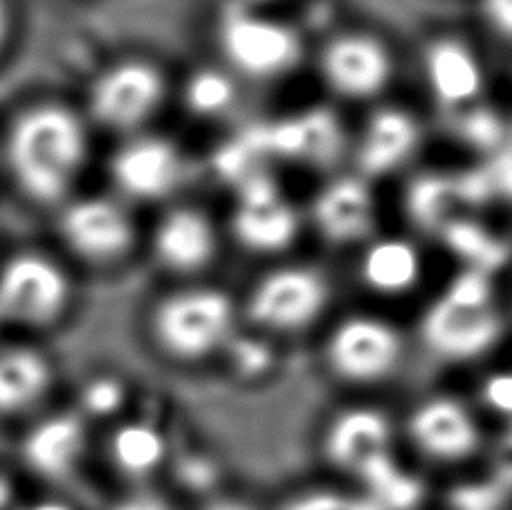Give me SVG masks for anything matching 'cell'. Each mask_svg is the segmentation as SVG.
Wrapping results in <instances>:
<instances>
[{"mask_svg": "<svg viewBox=\"0 0 512 510\" xmlns=\"http://www.w3.org/2000/svg\"><path fill=\"white\" fill-rule=\"evenodd\" d=\"M115 510H169V506L155 497H135L131 502L120 504Z\"/></svg>", "mask_w": 512, "mask_h": 510, "instance_id": "obj_37", "label": "cell"}, {"mask_svg": "<svg viewBox=\"0 0 512 510\" xmlns=\"http://www.w3.org/2000/svg\"><path fill=\"white\" fill-rule=\"evenodd\" d=\"M155 254L164 266L178 272L205 268L216 254L214 223L200 209H176L155 232Z\"/></svg>", "mask_w": 512, "mask_h": 510, "instance_id": "obj_15", "label": "cell"}, {"mask_svg": "<svg viewBox=\"0 0 512 510\" xmlns=\"http://www.w3.org/2000/svg\"><path fill=\"white\" fill-rule=\"evenodd\" d=\"M232 230L243 248L254 252H281L295 241L299 216L295 207L279 196L265 203L239 205Z\"/></svg>", "mask_w": 512, "mask_h": 510, "instance_id": "obj_19", "label": "cell"}, {"mask_svg": "<svg viewBox=\"0 0 512 510\" xmlns=\"http://www.w3.org/2000/svg\"><path fill=\"white\" fill-rule=\"evenodd\" d=\"M256 153L250 149V144L243 138L232 140L223 144L221 149L214 153V173L225 182H234V185H241V182L250 176L256 167Z\"/></svg>", "mask_w": 512, "mask_h": 510, "instance_id": "obj_28", "label": "cell"}, {"mask_svg": "<svg viewBox=\"0 0 512 510\" xmlns=\"http://www.w3.org/2000/svg\"><path fill=\"white\" fill-rule=\"evenodd\" d=\"M427 81L434 97L445 106L472 102L483 88V72L474 54L459 41H438L427 50Z\"/></svg>", "mask_w": 512, "mask_h": 510, "instance_id": "obj_18", "label": "cell"}, {"mask_svg": "<svg viewBox=\"0 0 512 510\" xmlns=\"http://www.w3.org/2000/svg\"><path fill=\"white\" fill-rule=\"evenodd\" d=\"M506 133L508 126L504 117L488 106L470 108L456 120V135L472 149L483 153H497L504 147Z\"/></svg>", "mask_w": 512, "mask_h": 510, "instance_id": "obj_26", "label": "cell"}, {"mask_svg": "<svg viewBox=\"0 0 512 510\" xmlns=\"http://www.w3.org/2000/svg\"><path fill=\"white\" fill-rule=\"evenodd\" d=\"M486 14L501 36L512 39V0H486Z\"/></svg>", "mask_w": 512, "mask_h": 510, "instance_id": "obj_35", "label": "cell"}, {"mask_svg": "<svg viewBox=\"0 0 512 510\" xmlns=\"http://www.w3.org/2000/svg\"><path fill=\"white\" fill-rule=\"evenodd\" d=\"M223 52L236 70L250 77H277L299 61L301 43L290 27L254 16H234L225 23Z\"/></svg>", "mask_w": 512, "mask_h": 510, "instance_id": "obj_8", "label": "cell"}, {"mask_svg": "<svg viewBox=\"0 0 512 510\" xmlns=\"http://www.w3.org/2000/svg\"><path fill=\"white\" fill-rule=\"evenodd\" d=\"M441 236L456 257L465 259L470 268L486 272V275L506 266L510 259L506 241L497 239L481 223L470 221V218H447V223L441 227Z\"/></svg>", "mask_w": 512, "mask_h": 510, "instance_id": "obj_23", "label": "cell"}, {"mask_svg": "<svg viewBox=\"0 0 512 510\" xmlns=\"http://www.w3.org/2000/svg\"><path fill=\"white\" fill-rule=\"evenodd\" d=\"M322 72L335 93L367 99L389 84L391 57L371 36L346 34L328 43L322 54Z\"/></svg>", "mask_w": 512, "mask_h": 510, "instance_id": "obj_10", "label": "cell"}, {"mask_svg": "<svg viewBox=\"0 0 512 510\" xmlns=\"http://www.w3.org/2000/svg\"><path fill=\"white\" fill-rule=\"evenodd\" d=\"M313 216L328 241L351 243L373 232L376 203L371 189L358 178H340L324 187L313 205Z\"/></svg>", "mask_w": 512, "mask_h": 510, "instance_id": "obj_14", "label": "cell"}, {"mask_svg": "<svg viewBox=\"0 0 512 510\" xmlns=\"http://www.w3.org/2000/svg\"><path fill=\"white\" fill-rule=\"evenodd\" d=\"M84 158V126L66 108H32L18 117L9 133V165L14 176L27 194L43 203L66 194Z\"/></svg>", "mask_w": 512, "mask_h": 510, "instance_id": "obj_1", "label": "cell"}, {"mask_svg": "<svg viewBox=\"0 0 512 510\" xmlns=\"http://www.w3.org/2000/svg\"><path fill=\"white\" fill-rule=\"evenodd\" d=\"M5 30H7V9L3 0H0V41H3Z\"/></svg>", "mask_w": 512, "mask_h": 510, "instance_id": "obj_39", "label": "cell"}, {"mask_svg": "<svg viewBox=\"0 0 512 510\" xmlns=\"http://www.w3.org/2000/svg\"><path fill=\"white\" fill-rule=\"evenodd\" d=\"M182 477H185V481L191 486L205 488V486L212 484L214 472H212V468H209V463L194 459V461L185 463V468H182Z\"/></svg>", "mask_w": 512, "mask_h": 510, "instance_id": "obj_36", "label": "cell"}, {"mask_svg": "<svg viewBox=\"0 0 512 510\" xmlns=\"http://www.w3.org/2000/svg\"><path fill=\"white\" fill-rule=\"evenodd\" d=\"M486 169L492 180V189H495V198L501 196L512 200V144L492 153V160L488 162Z\"/></svg>", "mask_w": 512, "mask_h": 510, "instance_id": "obj_32", "label": "cell"}, {"mask_svg": "<svg viewBox=\"0 0 512 510\" xmlns=\"http://www.w3.org/2000/svg\"><path fill=\"white\" fill-rule=\"evenodd\" d=\"M288 510H384L380 504L362 502V499H346L337 495H313L292 504Z\"/></svg>", "mask_w": 512, "mask_h": 510, "instance_id": "obj_34", "label": "cell"}, {"mask_svg": "<svg viewBox=\"0 0 512 510\" xmlns=\"http://www.w3.org/2000/svg\"><path fill=\"white\" fill-rule=\"evenodd\" d=\"M27 510H72V508L66 506V504H59V502H43V504H36L32 508H27Z\"/></svg>", "mask_w": 512, "mask_h": 510, "instance_id": "obj_38", "label": "cell"}, {"mask_svg": "<svg viewBox=\"0 0 512 510\" xmlns=\"http://www.w3.org/2000/svg\"><path fill=\"white\" fill-rule=\"evenodd\" d=\"M50 382V369L39 353L16 349L0 355V412H12L39 398Z\"/></svg>", "mask_w": 512, "mask_h": 510, "instance_id": "obj_22", "label": "cell"}, {"mask_svg": "<svg viewBox=\"0 0 512 510\" xmlns=\"http://www.w3.org/2000/svg\"><path fill=\"white\" fill-rule=\"evenodd\" d=\"M234 304L214 288L171 295L153 315L155 338L162 349L180 360H198L230 338Z\"/></svg>", "mask_w": 512, "mask_h": 510, "instance_id": "obj_2", "label": "cell"}, {"mask_svg": "<svg viewBox=\"0 0 512 510\" xmlns=\"http://www.w3.org/2000/svg\"><path fill=\"white\" fill-rule=\"evenodd\" d=\"M209 510H248V508H243V506H232V504H225V506H214V508H209Z\"/></svg>", "mask_w": 512, "mask_h": 510, "instance_id": "obj_40", "label": "cell"}, {"mask_svg": "<svg viewBox=\"0 0 512 510\" xmlns=\"http://www.w3.org/2000/svg\"><path fill=\"white\" fill-rule=\"evenodd\" d=\"M63 234L72 250L90 261L122 257L133 245V223L111 200L93 198L72 205L63 216Z\"/></svg>", "mask_w": 512, "mask_h": 510, "instance_id": "obj_11", "label": "cell"}, {"mask_svg": "<svg viewBox=\"0 0 512 510\" xmlns=\"http://www.w3.org/2000/svg\"><path fill=\"white\" fill-rule=\"evenodd\" d=\"M180 171L178 149L162 138L135 140L113 160L117 185L135 198H160L169 194L180 180Z\"/></svg>", "mask_w": 512, "mask_h": 510, "instance_id": "obj_13", "label": "cell"}, {"mask_svg": "<svg viewBox=\"0 0 512 510\" xmlns=\"http://www.w3.org/2000/svg\"><path fill=\"white\" fill-rule=\"evenodd\" d=\"M164 450H167V445H164L162 434L144 423L120 427L111 441L115 463L126 475L133 477L146 475V472L158 468L164 459Z\"/></svg>", "mask_w": 512, "mask_h": 510, "instance_id": "obj_25", "label": "cell"}, {"mask_svg": "<svg viewBox=\"0 0 512 510\" xmlns=\"http://www.w3.org/2000/svg\"><path fill=\"white\" fill-rule=\"evenodd\" d=\"M402 338L391 324L376 317H349L333 331L326 344L331 369L346 380L371 382L396 369Z\"/></svg>", "mask_w": 512, "mask_h": 510, "instance_id": "obj_5", "label": "cell"}, {"mask_svg": "<svg viewBox=\"0 0 512 510\" xmlns=\"http://www.w3.org/2000/svg\"><path fill=\"white\" fill-rule=\"evenodd\" d=\"M162 93V75L149 63H120L97 81L93 111L99 122L115 129H133L158 108Z\"/></svg>", "mask_w": 512, "mask_h": 510, "instance_id": "obj_9", "label": "cell"}, {"mask_svg": "<svg viewBox=\"0 0 512 510\" xmlns=\"http://www.w3.org/2000/svg\"><path fill=\"white\" fill-rule=\"evenodd\" d=\"M504 333L495 308H470L454 304L445 295L432 304L420 324L427 349L445 360H474L488 353Z\"/></svg>", "mask_w": 512, "mask_h": 510, "instance_id": "obj_7", "label": "cell"}, {"mask_svg": "<svg viewBox=\"0 0 512 510\" xmlns=\"http://www.w3.org/2000/svg\"><path fill=\"white\" fill-rule=\"evenodd\" d=\"M256 156L299 158L319 167H331L344 151V129L328 108H313L272 124H256L241 133Z\"/></svg>", "mask_w": 512, "mask_h": 510, "instance_id": "obj_4", "label": "cell"}, {"mask_svg": "<svg viewBox=\"0 0 512 510\" xmlns=\"http://www.w3.org/2000/svg\"><path fill=\"white\" fill-rule=\"evenodd\" d=\"M454 203L452 176L445 173H420L407 187V214L420 230H441Z\"/></svg>", "mask_w": 512, "mask_h": 510, "instance_id": "obj_24", "label": "cell"}, {"mask_svg": "<svg viewBox=\"0 0 512 510\" xmlns=\"http://www.w3.org/2000/svg\"><path fill=\"white\" fill-rule=\"evenodd\" d=\"M452 185H454L456 203L479 207L495 198V189H492V180L488 176L486 167L468 169L459 173V176H452Z\"/></svg>", "mask_w": 512, "mask_h": 510, "instance_id": "obj_29", "label": "cell"}, {"mask_svg": "<svg viewBox=\"0 0 512 510\" xmlns=\"http://www.w3.org/2000/svg\"><path fill=\"white\" fill-rule=\"evenodd\" d=\"M84 425L59 416L36 427L25 443V457L45 477H66L84 450Z\"/></svg>", "mask_w": 512, "mask_h": 510, "instance_id": "obj_21", "label": "cell"}, {"mask_svg": "<svg viewBox=\"0 0 512 510\" xmlns=\"http://www.w3.org/2000/svg\"><path fill=\"white\" fill-rule=\"evenodd\" d=\"M420 131L414 117L400 108H382L371 117L358 153L367 176H382L405 162L418 147Z\"/></svg>", "mask_w": 512, "mask_h": 510, "instance_id": "obj_16", "label": "cell"}, {"mask_svg": "<svg viewBox=\"0 0 512 510\" xmlns=\"http://www.w3.org/2000/svg\"><path fill=\"white\" fill-rule=\"evenodd\" d=\"M232 360L234 367L243 376H259V373L268 371L272 364V351L259 340L239 338L232 344Z\"/></svg>", "mask_w": 512, "mask_h": 510, "instance_id": "obj_30", "label": "cell"}, {"mask_svg": "<svg viewBox=\"0 0 512 510\" xmlns=\"http://www.w3.org/2000/svg\"><path fill=\"white\" fill-rule=\"evenodd\" d=\"M68 302V281L48 259L21 254L0 272V313L18 322L48 324Z\"/></svg>", "mask_w": 512, "mask_h": 510, "instance_id": "obj_6", "label": "cell"}, {"mask_svg": "<svg viewBox=\"0 0 512 510\" xmlns=\"http://www.w3.org/2000/svg\"><path fill=\"white\" fill-rule=\"evenodd\" d=\"M483 400L495 412L512 416V373H495L483 382Z\"/></svg>", "mask_w": 512, "mask_h": 510, "instance_id": "obj_33", "label": "cell"}, {"mask_svg": "<svg viewBox=\"0 0 512 510\" xmlns=\"http://www.w3.org/2000/svg\"><path fill=\"white\" fill-rule=\"evenodd\" d=\"M409 432L429 457L454 461L477 450L479 427L454 398H434L411 416Z\"/></svg>", "mask_w": 512, "mask_h": 510, "instance_id": "obj_12", "label": "cell"}, {"mask_svg": "<svg viewBox=\"0 0 512 510\" xmlns=\"http://www.w3.org/2000/svg\"><path fill=\"white\" fill-rule=\"evenodd\" d=\"M328 281L313 268H281L254 286L248 315L254 324L274 331H299L313 324L328 304Z\"/></svg>", "mask_w": 512, "mask_h": 510, "instance_id": "obj_3", "label": "cell"}, {"mask_svg": "<svg viewBox=\"0 0 512 510\" xmlns=\"http://www.w3.org/2000/svg\"><path fill=\"white\" fill-rule=\"evenodd\" d=\"M389 421L376 409H351L333 423L326 436V452L337 466L360 470L387 454Z\"/></svg>", "mask_w": 512, "mask_h": 510, "instance_id": "obj_17", "label": "cell"}, {"mask_svg": "<svg viewBox=\"0 0 512 510\" xmlns=\"http://www.w3.org/2000/svg\"><path fill=\"white\" fill-rule=\"evenodd\" d=\"M420 252L405 239H380L371 243L360 263L362 281L382 295H402L420 279Z\"/></svg>", "mask_w": 512, "mask_h": 510, "instance_id": "obj_20", "label": "cell"}, {"mask_svg": "<svg viewBox=\"0 0 512 510\" xmlns=\"http://www.w3.org/2000/svg\"><path fill=\"white\" fill-rule=\"evenodd\" d=\"M124 400V391L120 382L115 380H97L93 385H88L84 394V403L93 414H111L115 409H120Z\"/></svg>", "mask_w": 512, "mask_h": 510, "instance_id": "obj_31", "label": "cell"}, {"mask_svg": "<svg viewBox=\"0 0 512 510\" xmlns=\"http://www.w3.org/2000/svg\"><path fill=\"white\" fill-rule=\"evenodd\" d=\"M236 88L230 77L218 70H200L187 84V106L198 115L223 113L234 102Z\"/></svg>", "mask_w": 512, "mask_h": 510, "instance_id": "obj_27", "label": "cell"}]
</instances>
